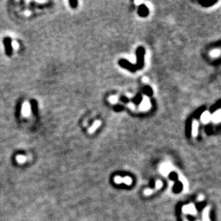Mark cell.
<instances>
[{
    "instance_id": "9c48e42d",
    "label": "cell",
    "mask_w": 221,
    "mask_h": 221,
    "mask_svg": "<svg viewBox=\"0 0 221 221\" xmlns=\"http://www.w3.org/2000/svg\"><path fill=\"white\" fill-rule=\"evenodd\" d=\"M109 101L112 103H115L117 101V98L116 96H112L109 97Z\"/></svg>"
},
{
    "instance_id": "ba28073f",
    "label": "cell",
    "mask_w": 221,
    "mask_h": 221,
    "mask_svg": "<svg viewBox=\"0 0 221 221\" xmlns=\"http://www.w3.org/2000/svg\"><path fill=\"white\" fill-rule=\"evenodd\" d=\"M5 42V44H6V45H7V54H8V55H10V54H11V49H10V46H9V45H10V43H9V39H6L5 42Z\"/></svg>"
},
{
    "instance_id": "5b68a950",
    "label": "cell",
    "mask_w": 221,
    "mask_h": 221,
    "mask_svg": "<svg viewBox=\"0 0 221 221\" xmlns=\"http://www.w3.org/2000/svg\"><path fill=\"white\" fill-rule=\"evenodd\" d=\"M197 130H198V124L196 121L193 122V127H192V132L193 135L196 136L197 134Z\"/></svg>"
},
{
    "instance_id": "277c9868",
    "label": "cell",
    "mask_w": 221,
    "mask_h": 221,
    "mask_svg": "<svg viewBox=\"0 0 221 221\" xmlns=\"http://www.w3.org/2000/svg\"><path fill=\"white\" fill-rule=\"evenodd\" d=\"M211 119L213 120V122H215V123H219V122L220 121V119H221L220 110H218L217 112H215V113L213 115V116L211 117Z\"/></svg>"
},
{
    "instance_id": "7a4b0ae2",
    "label": "cell",
    "mask_w": 221,
    "mask_h": 221,
    "mask_svg": "<svg viewBox=\"0 0 221 221\" xmlns=\"http://www.w3.org/2000/svg\"><path fill=\"white\" fill-rule=\"evenodd\" d=\"M150 106V102L149 100H148V99L147 98H145L143 99V102H142L141 103V105H140V109H143V110H147V109H149Z\"/></svg>"
},
{
    "instance_id": "8992f818",
    "label": "cell",
    "mask_w": 221,
    "mask_h": 221,
    "mask_svg": "<svg viewBox=\"0 0 221 221\" xmlns=\"http://www.w3.org/2000/svg\"><path fill=\"white\" fill-rule=\"evenodd\" d=\"M100 125V121H96L95 123H94L93 125L90 127V129L89 130V132L90 133H92L94 131H95V130H97L98 128V127Z\"/></svg>"
},
{
    "instance_id": "52a82bcc",
    "label": "cell",
    "mask_w": 221,
    "mask_h": 221,
    "mask_svg": "<svg viewBox=\"0 0 221 221\" xmlns=\"http://www.w3.org/2000/svg\"><path fill=\"white\" fill-rule=\"evenodd\" d=\"M219 55H220V50H218V49L212 51L211 53V55L212 57H213V58H216V57L219 56Z\"/></svg>"
},
{
    "instance_id": "6da1fadb",
    "label": "cell",
    "mask_w": 221,
    "mask_h": 221,
    "mask_svg": "<svg viewBox=\"0 0 221 221\" xmlns=\"http://www.w3.org/2000/svg\"><path fill=\"white\" fill-rule=\"evenodd\" d=\"M22 115L24 117H28L30 113V107H29V104L27 102H24V104L22 105Z\"/></svg>"
},
{
    "instance_id": "30bf717a",
    "label": "cell",
    "mask_w": 221,
    "mask_h": 221,
    "mask_svg": "<svg viewBox=\"0 0 221 221\" xmlns=\"http://www.w3.org/2000/svg\"><path fill=\"white\" fill-rule=\"evenodd\" d=\"M12 47H13V48H15V49H17L18 47H19V45H18V43L17 42H12Z\"/></svg>"
},
{
    "instance_id": "3957f363",
    "label": "cell",
    "mask_w": 221,
    "mask_h": 221,
    "mask_svg": "<svg viewBox=\"0 0 221 221\" xmlns=\"http://www.w3.org/2000/svg\"><path fill=\"white\" fill-rule=\"evenodd\" d=\"M211 120V115L209 112H205L201 116V120L203 123H208Z\"/></svg>"
},
{
    "instance_id": "8fae6325",
    "label": "cell",
    "mask_w": 221,
    "mask_h": 221,
    "mask_svg": "<svg viewBox=\"0 0 221 221\" xmlns=\"http://www.w3.org/2000/svg\"><path fill=\"white\" fill-rule=\"evenodd\" d=\"M142 1H135V4H141Z\"/></svg>"
},
{
    "instance_id": "7c38bea8",
    "label": "cell",
    "mask_w": 221,
    "mask_h": 221,
    "mask_svg": "<svg viewBox=\"0 0 221 221\" xmlns=\"http://www.w3.org/2000/svg\"><path fill=\"white\" fill-rule=\"evenodd\" d=\"M143 81L144 82H148V78H143Z\"/></svg>"
}]
</instances>
